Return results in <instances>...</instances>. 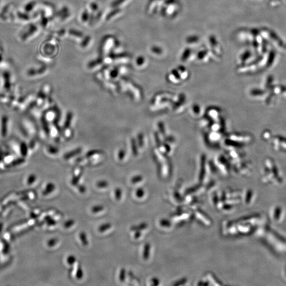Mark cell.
<instances>
[{"instance_id": "cell-1", "label": "cell", "mask_w": 286, "mask_h": 286, "mask_svg": "<svg viewBox=\"0 0 286 286\" xmlns=\"http://www.w3.org/2000/svg\"><path fill=\"white\" fill-rule=\"evenodd\" d=\"M207 43L209 44V46L212 48L211 51L215 53L218 56L221 53V45L215 36L212 35L209 37L208 40H207Z\"/></svg>"}, {"instance_id": "cell-2", "label": "cell", "mask_w": 286, "mask_h": 286, "mask_svg": "<svg viewBox=\"0 0 286 286\" xmlns=\"http://www.w3.org/2000/svg\"><path fill=\"white\" fill-rule=\"evenodd\" d=\"M271 218L275 222H279L280 221L283 215V210L280 206L275 207L272 210Z\"/></svg>"}, {"instance_id": "cell-3", "label": "cell", "mask_w": 286, "mask_h": 286, "mask_svg": "<svg viewBox=\"0 0 286 286\" xmlns=\"http://www.w3.org/2000/svg\"><path fill=\"white\" fill-rule=\"evenodd\" d=\"M186 44L189 46V47L192 48L199 46L200 44V39L198 36H191L188 37L186 38Z\"/></svg>"}, {"instance_id": "cell-4", "label": "cell", "mask_w": 286, "mask_h": 286, "mask_svg": "<svg viewBox=\"0 0 286 286\" xmlns=\"http://www.w3.org/2000/svg\"><path fill=\"white\" fill-rule=\"evenodd\" d=\"M192 48H188L184 50L181 54V59L183 62L188 61L189 60H191L192 57L196 54L194 53Z\"/></svg>"}, {"instance_id": "cell-5", "label": "cell", "mask_w": 286, "mask_h": 286, "mask_svg": "<svg viewBox=\"0 0 286 286\" xmlns=\"http://www.w3.org/2000/svg\"><path fill=\"white\" fill-rule=\"evenodd\" d=\"M208 50H203V51H200L199 53H198L196 54V57L197 58L198 60L200 62H206L207 60H209L210 54L207 53Z\"/></svg>"}, {"instance_id": "cell-6", "label": "cell", "mask_w": 286, "mask_h": 286, "mask_svg": "<svg viewBox=\"0 0 286 286\" xmlns=\"http://www.w3.org/2000/svg\"><path fill=\"white\" fill-rule=\"evenodd\" d=\"M55 188L56 186L54 183H53V182H49L46 185L45 189L42 192V194L43 196H48L51 194L55 190Z\"/></svg>"}, {"instance_id": "cell-7", "label": "cell", "mask_w": 286, "mask_h": 286, "mask_svg": "<svg viewBox=\"0 0 286 286\" xmlns=\"http://www.w3.org/2000/svg\"><path fill=\"white\" fill-rule=\"evenodd\" d=\"M148 224L146 223H140L138 225H132L130 228L131 231L132 232H135V231H141L142 230H144L146 228H147Z\"/></svg>"}, {"instance_id": "cell-8", "label": "cell", "mask_w": 286, "mask_h": 286, "mask_svg": "<svg viewBox=\"0 0 286 286\" xmlns=\"http://www.w3.org/2000/svg\"><path fill=\"white\" fill-rule=\"evenodd\" d=\"M179 7V5L176 2L169 3L168 5L167 6V9H168V11H167V13L168 15H170L169 16L173 14V13H174L177 10L179 7Z\"/></svg>"}, {"instance_id": "cell-9", "label": "cell", "mask_w": 286, "mask_h": 286, "mask_svg": "<svg viewBox=\"0 0 286 286\" xmlns=\"http://www.w3.org/2000/svg\"><path fill=\"white\" fill-rule=\"evenodd\" d=\"M150 246L149 243H146L144 246L143 249V259L147 260L150 257Z\"/></svg>"}, {"instance_id": "cell-10", "label": "cell", "mask_w": 286, "mask_h": 286, "mask_svg": "<svg viewBox=\"0 0 286 286\" xmlns=\"http://www.w3.org/2000/svg\"><path fill=\"white\" fill-rule=\"evenodd\" d=\"M79 238L81 241L82 244L83 246H87L89 245V241L87 239V235L84 232H81L79 234Z\"/></svg>"}, {"instance_id": "cell-11", "label": "cell", "mask_w": 286, "mask_h": 286, "mask_svg": "<svg viewBox=\"0 0 286 286\" xmlns=\"http://www.w3.org/2000/svg\"><path fill=\"white\" fill-rule=\"evenodd\" d=\"M111 226H112V225H111V223H104L103 224L101 225L99 227L98 230H99L100 233H104V232H105V231H107V230H109V229L111 227Z\"/></svg>"}, {"instance_id": "cell-12", "label": "cell", "mask_w": 286, "mask_h": 286, "mask_svg": "<svg viewBox=\"0 0 286 286\" xmlns=\"http://www.w3.org/2000/svg\"><path fill=\"white\" fill-rule=\"evenodd\" d=\"M104 209H105V207L102 205H96L92 207L91 212L94 214H96V213H99L100 212L103 211Z\"/></svg>"}, {"instance_id": "cell-13", "label": "cell", "mask_w": 286, "mask_h": 286, "mask_svg": "<svg viewBox=\"0 0 286 286\" xmlns=\"http://www.w3.org/2000/svg\"><path fill=\"white\" fill-rule=\"evenodd\" d=\"M123 195V191L120 188H117L114 190V196L117 200H120Z\"/></svg>"}, {"instance_id": "cell-14", "label": "cell", "mask_w": 286, "mask_h": 286, "mask_svg": "<svg viewBox=\"0 0 286 286\" xmlns=\"http://www.w3.org/2000/svg\"><path fill=\"white\" fill-rule=\"evenodd\" d=\"M83 277V270L81 266H78L76 272V277L78 280L81 279Z\"/></svg>"}, {"instance_id": "cell-15", "label": "cell", "mask_w": 286, "mask_h": 286, "mask_svg": "<svg viewBox=\"0 0 286 286\" xmlns=\"http://www.w3.org/2000/svg\"><path fill=\"white\" fill-rule=\"evenodd\" d=\"M76 257H75V255H72V254L69 255L66 258V262H67V264H69L70 266H73L75 263L76 262Z\"/></svg>"}, {"instance_id": "cell-16", "label": "cell", "mask_w": 286, "mask_h": 286, "mask_svg": "<svg viewBox=\"0 0 286 286\" xmlns=\"http://www.w3.org/2000/svg\"><path fill=\"white\" fill-rule=\"evenodd\" d=\"M109 186V183L107 181L105 180H101V181H98L96 183V187L102 189L105 188Z\"/></svg>"}, {"instance_id": "cell-17", "label": "cell", "mask_w": 286, "mask_h": 286, "mask_svg": "<svg viewBox=\"0 0 286 286\" xmlns=\"http://www.w3.org/2000/svg\"><path fill=\"white\" fill-rule=\"evenodd\" d=\"M135 195L138 198H142L145 195V190L143 188H138L135 191Z\"/></svg>"}, {"instance_id": "cell-18", "label": "cell", "mask_w": 286, "mask_h": 286, "mask_svg": "<svg viewBox=\"0 0 286 286\" xmlns=\"http://www.w3.org/2000/svg\"><path fill=\"white\" fill-rule=\"evenodd\" d=\"M142 180H143L142 176L137 175V176H134V177H132L131 179V182L132 184H136V183H139L140 182H141Z\"/></svg>"}, {"instance_id": "cell-19", "label": "cell", "mask_w": 286, "mask_h": 286, "mask_svg": "<svg viewBox=\"0 0 286 286\" xmlns=\"http://www.w3.org/2000/svg\"><path fill=\"white\" fill-rule=\"evenodd\" d=\"M75 221L74 219H69V220L66 221L64 223V226L65 228H71L75 224Z\"/></svg>"}, {"instance_id": "cell-20", "label": "cell", "mask_w": 286, "mask_h": 286, "mask_svg": "<svg viewBox=\"0 0 286 286\" xmlns=\"http://www.w3.org/2000/svg\"><path fill=\"white\" fill-rule=\"evenodd\" d=\"M36 180V176L34 174H31L28 177L27 183L28 185H30L34 184Z\"/></svg>"}, {"instance_id": "cell-21", "label": "cell", "mask_w": 286, "mask_h": 286, "mask_svg": "<svg viewBox=\"0 0 286 286\" xmlns=\"http://www.w3.org/2000/svg\"><path fill=\"white\" fill-rule=\"evenodd\" d=\"M58 242V239L57 238H51L47 242V245L49 247H54Z\"/></svg>"}, {"instance_id": "cell-22", "label": "cell", "mask_w": 286, "mask_h": 286, "mask_svg": "<svg viewBox=\"0 0 286 286\" xmlns=\"http://www.w3.org/2000/svg\"><path fill=\"white\" fill-rule=\"evenodd\" d=\"M126 269H125V268H122L121 270H120V271L119 274V280L121 282L125 281V279H126Z\"/></svg>"}, {"instance_id": "cell-23", "label": "cell", "mask_w": 286, "mask_h": 286, "mask_svg": "<svg viewBox=\"0 0 286 286\" xmlns=\"http://www.w3.org/2000/svg\"><path fill=\"white\" fill-rule=\"evenodd\" d=\"M47 218H46V222H47V224L49 225V226H53V225H56V221H55L54 219H53L52 218L49 217V216H47Z\"/></svg>"}, {"instance_id": "cell-24", "label": "cell", "mask_w": 286, "mask_h": 286, "mask_svg": "<svg viewBox=\"0 0 286 286\" xmlns=\"http://www.w3.org/2000/svg\"><path fill=\"white\" fill-rule=\"evenodd\" d=\"M78 189L79 190V191H80L81 193H82V194L84 193V192L86 191V190H87L86 187H85L84 185H80L78 187Z\"/></svg>"}, {"instance_id": "cell-25", "label": "cell", "mask_w": 286, "mask_h": 286, "mask_svg": "<svg viewBox=\"0 0 286 286\" xmlns=\"http://www.w3.org/2000/svg\"><path fill=\"white\" fill-rule=\"evenodd\" d=\"M141 231H135V232H134V237L135 239H139L140 237H141Z\"/></svg>"}, {"instance_id": "cell-26", "label": "cell", "mask_w": 286, "mask_h": 286, "mask_svg": "<svg viewBox=\"0 0 286 286\" xmlns=\"http://www.w3.org/2000/svg\"><path fill=\"white\" fill-rule=\"evenodd\" d=\"M152 283L153 285L154 286H156V285H158L159 284V280H158V279H156V278H153V279H152Z\"/></svg>"}]
</instances>
